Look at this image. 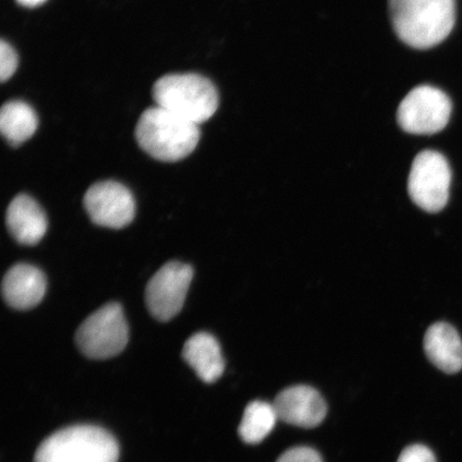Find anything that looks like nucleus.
Here are the masks:
<instances>
[{
	"mask_svg": "<svg viewBox=\"0 0 462 462\" xmlns=\"http://www.w3.org/2000/svg\"><path fill=\"white\" fill-rule=\"evenodd\" d=\"M389 8L398 38L413 49L440 44L455 25V0H389Z\"/></svg>",
	"mask_w": 462,
	"mask_h": 462,
	"instance_id": "1",
	"label": "nucleus"
},
{
	"mask_svg": "<svg viewBox=\"0 0 462 462\" xmlns=\"http://www.w3.org/2000/svg\"><path fill=\"white\" fill-rule=\"evenodd\" d=\"M135 137L150 157L177 162L189 157L200 140L199 125L160 106L150 107L138 120Z\"/></svg>",
	"mask_w": 462,
	"mask_h": 462,
	"instance_id": "2",
	"label": "nucleus"
},
{
	"mask_svg": "<svg viewBox=\"0 0 462 462\" xmlns=\"http://www.w3.org/2000/svg\"><path fill=\"white\" fill-rule=\"evenodd\" d=\"M119 447L107 430L74 425L58 430L40 444L34 462H117Z\"/></svg>",
	"mask_w": 462,
	"mask_h": 462,
	"instance_id": "3",
	"label": "nucleus"
},
{
	"mask_svg": "<svg viewBox=\"0 0 462 462\" xmlns=\"http://www.w3.org/2000/svg\"><path fill=\"white\" fill-rule=\"evenodd\" d=\"M152 94L157 106L198 125L217 113L219 102L211 80L195 73L165 75L154 84Z\"/></svg>",
	"mask_w": 462,
	"mask_h": 462,
	"instance_id": "4",
	"label": "nucleus"
},
{
	"mask_svg": "<svg viewBox=\"0 0 462 462\" xmlns=\"http://www.w3.org/2000/svg\"><path fill=\"white\" fill-rule=\"evenodd\" d=\"M129 342V327L118 303H107L91 314L77 332V345L86 356L106 360L118 356Z\"/></svg>",
	"mask_w": 462,
	"mask_h": 462,
	"instance_id": "5",
	"label": "nucleus"
},
{
	"mask_svg": "<svg viewBox=\"0 0 462 462\" xmlns=\"http://www.w3.org/2000/svg\"><path fill=\"white\" fill-rule=\"evenodd\" d=\"M452 170L446 158L433 150L420 152L413 161L408 192L415 205L426 212L437 213L449 199Z\"/></svg>",
	"mask_w": 462,
	"mask_h": 462,
	"instance_id": "6",
	"label": "nucleus"
},
{
	"mask_svg": "<svg viewBox=\"0 0 462 462\" xmlns=\"http://www.w3.org/2000/svg\"><path fill=\"white\" fill-rule=\"evenodd\" d=\"M452 108V101L442 90L432 86H419L402 101L397 123L409 134H436L448 125Z\"/></svg>",
	"mask_w": 462,
	"mask_h": 462,
	"instance_id": "7",
	"label": "nucleus"
},
{
	"mask_svg": "<svg viewBox=\"0 0 462 462\" xmlns=\"http://www.w3.org/2000/svg\"><path fill=\"white\" fill-rule=\"evenodd\" d=\"M193 275L190 265L171 262L152 277L146 288V303L155 319L169 321L180 313Z\"/></svg>",
	"mask_w": 462,
	"mask_h": 462,
	"instance_id": "8",
	"label": "nucleus"
},
{
	"mask_svg": "<svg viewBox=\"0 0 462 462\" xmlns=\"http://www.w3.org/2000/svg\"><path fill=\"white\" fill-rule=\"evenodd\" d=\"M84 206L92 222L113 229L128 226L136 211L131 190L116 181L92 184L85 194Z\"/></svg>",
	"mask_w": 462,
	"mask_h": 462,
	"instance_id": "9",
	"label": "nucleus"
},
{
	"mask_svg": "<svg viewBox=\"0 0 462 462\" xmlns=\"http://www.w3.org/2000/svg\"><path fill=\"white\" fill-rule=\"evenodd\" d=\"M273 404L279 420L302 429H314L320 425L328 410L319 392L309 385L282 390Z\"/></svg>",
	"mask_w": 462,
	"mask_h": 462,
	"instance_id": "10",
	"label": "nucleus"
},
{
	"mask_svg": "<svg viewBox=\"0 0 462 462\" xmlns=\"http://www.w3.org/2000/svg\"><path fill=\"white\" fill-rule=\"evenodd\" d=\"M2 288L5 303L15 310H26L42 301L46 280L42 270L32 264L17 263L5 273Z\"/></svg>",
	"mask_w": 462,
	"mask_h": 462,
	"instance_id": "11",
	"label": "nucleus"
},
{
	"mask_svg": "<svg viewBox=\"0 0 462 462\" xmlns=\"http://www.w3.org/2000/svg\"><path fill=\"white\" fill-rule=\"evenodd\" d=\"M5 223L11 236L23 245H38L48 230V218L42 208L25 194L17 195L11 201Z\"/></svg>",
	"mask_w": 462,
	"mask_h": 462,
	"instance_id": "12",
	"label": "nucleus"
},
{
	"mask_svg": "<svg viewBox=\"0 0 462 462\" xmlns=\"http://www.w3.org/2000/svg\"><path fill=\"white\" fill-rule=\"evenodd\" d=\"M424 350L429 360L448 374L462 369V340L457 330L447 322H437L427 330Z\"/></svg>",
	"mask_w": 462,
	"mask_h": 462,
	"instance_id": "13",
	"label": "nucleus"
},
{
	"mask_svg": "<svg viewBox=\"0 0 462 462\" xmlns=\"http://www.w3.org/2000/svg\"><path fill=\"white\" fill-rule=\"evenodd\" d=\"M182 356L206 383H216L224 373L225 362L221 346L213 335L199 332L184 344Z\"/></svg>",
	"mask_w": 462,
	"mask_h": 462,
	"instance_id": "14",
	"label": "nucleus"
},
{
	"mask_svg": "<svg viewBox=\"0 0 462 462\" xmlns=\"http://www.w3.org/2000/svg\"><path fill=\"white\" fill-rule=\"evenodd\" d=\"M38 124V116L34 109L23 101L7 102L0 112V131L14 146H20L32 137Z\"/></svg>",
	"mask_w": 462,
	"mask_h": 462,
	"instance_id": "15",
	"label": "nucleus"
},
{
	"mask_svg": "<svg viewBox=\"0 0 462 462\" xmlns=\"http://www.w3.org/2000/svg\"><path fill=\"white\" fill-rule=\"evenodd\" d=\"M277 420L273 403L255 401L247 404L239 426L242 441L247 444L262 442L273 430Z\"/></svg>",
	"mask_w": 462,
	"mask_h": 462,
	"instance_id": "16",
	"label": "nucleus"
},
{
	"mask_svg": "<svg viewBox=\"0 0 462 462\" xmlns=\"http://www.w3.org/2000/svg\"><path fill=\"white\" fill-rule=\"evenodd\" d=\"M19 66V57L15 50L9 43H0V79L2 82L8 80L15 73Z\"/></svg>",
	"mask_w": 462,
	"mask_h": 462,
	"instance_id": "17",
	"label": "nucleus"
},
{
	"mask_svg": "<svg viewBox=\"0 0 462 462\" xmlns=\"http://www.w3.org/2000/svg\"><path fill=\"white\" fill-rule=\"evenodd\" d=\"M276 462H323L320 455L310 448H293L281 455Z\"/></svg>",
	"mask_w": 462,
	"mask_h": 462,
	"instance_id": "18",
	"label": "nucleus"
},
{
	"mask_svg": "<svg viewBox=\"0 0 462 462\" xmlns=\"http://www.w3.org/2000/svg\"><path fill=\"white\" fill-rule=\"evenodd\" d=\"M397 462H437V460L430 448L421 444H414L402 450Z\"/></svg>",
	"mask_w": 462,
	"mask_h": 462,
	"instance_id": "19",
	"label": "nucleus"
},
{
	"mask_svg": "<svg viewBox=\"0 0 462 462\" xmlns=\"http://www.w3.org/2000/svg\"><path fill=\"white\" fill-rule=\"evenodd\" d=\"M16 2L24 5V7L34 8L43 5L46 0H16Z\"/></svg>",
	"mask_w": 462,
	"mask_h": 462,
	"instance_id": "20",
	"label": "nucleus"
}]
</instances>
